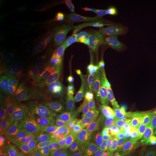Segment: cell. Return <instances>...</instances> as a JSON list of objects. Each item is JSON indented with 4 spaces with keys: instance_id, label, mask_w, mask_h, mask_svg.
Here are the masks:
<instances>
[{
    "instance_id": "cell-2",
    "label": "cell",
    "mask_w": 156,
    "mask_h": 156,
    "mask_svg": "<svg viewBox=\"0 0 156 156\" xmlns=\"http://www.w3.org/2000/svg\"><path fill=\"white\" fill-rule=\"evenodd\" d=\"M140 41L136 37L129 35H118V37H110L107 40L101 41L94 46L91 58L99 62H115L134 58L140 49Z\"/></svg>"
},
{
    "instance_id": "cell-1",
    "label": "cell",
    "mask_w": 156,
    "mask_h": 156,
    "mask_svg": "<svg viewBox=\"0 0 156 156\" xmlns=\"http://www.w3.org/2000/svg\"><path fill=\"white\" fill-rule=\"evenodd\" d=\"M89 156H156V121L129 119L99 129L86 145Z\"/></svg>"
}]
</instances>
